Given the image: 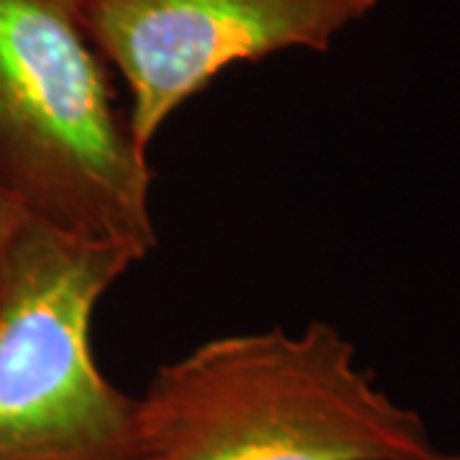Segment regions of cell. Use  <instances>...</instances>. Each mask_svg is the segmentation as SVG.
<instances>
[{"mask_svg":"<svg viewBox=\"0 0 460 460\" xmlns=\"http://www.w3.org/2000/svg\"><path fill=\"white\" fill-rule=\"evenodd\" d=\"M138 460H420V411L358 366L330 323L205 341L136 396Z\"/></svg>","mask_w":460,"mask_h":460,"instance_id":"cell-1","label":"cell"},{"mask_svg":"<svg viewBox=\"0 0 460 460\" xmlns=\"http://www.w3.org/2000/svg\"><path fill=\"white\" fill-rule=\"evenodd\" d=\"M0 187L41 226L141 259L156 246L154 169L80 0H0Z\"/></svg>","mask_w":460,"mask_h":460,"instance_id":"cell-2","label":"cell"},{"mask_svg":"<svg viewBox=\"0 0 460 460\" xmlns=\"http://www.w3.org/2000/svg\"><path fill=\"white\" fill-rule=\"evenodd\" d=\"M136 251L31 220L0 284V460H138L136 396L93 350L100 299Z\"/></svg>","mask_w":460,"mask_h":460,"instance_id":"cell-3","label":"cell"},{"mask_svg":"<svg viewBox=\"0 0 460 460\" xmlns=\"http://www.w3.org/2000/svg\"><path fill=\"white\" fill-rule=\"evenodd\" d=\"M378 0H80L93 47L128 87L138 148L226 69L281 51H328Z\"/></svg>","mask_w":460,"mask_h":460,"instance_id":"cell-4","label":"cell"},{"mask_svg":"<svg viewBox=\"0 0 460 460\" xmlns=\"http://www.w3.org/2000/svg\"><path fill=\"white\" fill-rule=\"evenodd\" d=\"M29 223H31V217L23 213V208L16 199L0 187V284H3V277H5V269H8V261L13 256L18 238Z\"/></svg>","mask_w":460,"mask_h":460,"instance_id":"cell-5","label":"cell"},{"mask_svg":"<svg viewBox=\"0 0 460 460\" xmlns=\"http://www.w3.org/2000/svg\"><path fill=\"white\" fill-rule=\"evenodd\" d=\"M420 460H460V453L458 456H445V453H440V450H435L432 456H428V458H420Z\"/></svg>","mask_w":460,"mask_h":460,"instance_id":"cell-6","label":"cell"}]
</instances>
